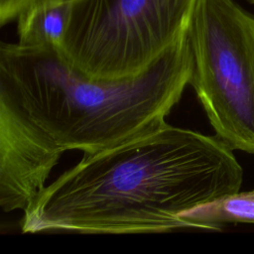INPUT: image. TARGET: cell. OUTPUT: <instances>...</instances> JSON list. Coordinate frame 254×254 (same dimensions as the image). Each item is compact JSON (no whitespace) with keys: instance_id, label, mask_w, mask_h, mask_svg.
Segmentation results:
<instances>
[{"instance_id":"cell-6","label":"cell","mask_w":254,"mask_h":254,"mask_svg":"<svg viewBox=\"0 0 254 254\" xmlns=\"http://www.w3.org/2000/svg\"><path fill=\"white\" fill-rule=\"evenodd\" d=\"M197 230H220L229 222L254 223V190L237 191L197 206L183 215Z\"/></svg>"},{"instance_id":"cell-5","label":"cell","mask_w":254,"mask_h":254,"mask_svg":"<svg viewBox=\"0 0 254 254\" xmlns=\"http://www.w3.org/2000/svg\"><path fill=\"white\" fill-rule=\"evenodd\" d=\"M71 10V0H40L17 18L18 44L60 49Z\"/></svg>"},{"instance_id":"cell-1","label":"cell","mask_w":254,"mask_h":254,"mask_svg":"<svg viewBox=\"0 0 254 254\" xmlns=\"http://www.w3.org/2000/svg\"><path fill=\"white\" fill-rule=\"evenodd\" d=\"M192 69L187 31L144 72L86 78L52 47L0 45V206L25 210L62 155L95 153L167 124Z\"/></svg>"},{"instance_id":"cell-7","label":"cell","mask_w":254,"mask_h":254,"mask_svg":"<svg viewBox=\"0 0 254 254\" xmlns=\"http://www.w3.org/2000/svg\"><path fill=\"white\" fill-rule=\"evenodd\" d=\"M40 0H0V25L4 26L17 18Z\"/></svg>"},{"instance_id":"cell-8","label":"cell","mask_w":254,"mask_h":254,"mask_svg":"<svg viewBox=\"0 0 254 254\" xmlns=\"http://www.w3.org/2000/svg\"><path fill=\"white\" fill-rule=\"evenodd\" d=\"M249 1H251V2H254V0H249Z\"/></svg>"},{"instance_id":"cell-2","label":"cell","mask_w":254,"mask_h":254,"mask_svg":"<svg viewBox=\"0 0 254 254\" xmlns=\"http://www.w3.org/2000/svg\"><path fill=\"white\" fill-rule=\"evenodd\" d=\"M243 170L216 135L165 124L95 153L46 186L23 233L140 234L194 229L188 211L240 190Z\"/></svg>"},{"instance_id":"cell-3","label":"cell","mask_w":254,"mask_h":254,"mask_svg":"<svg viewBox=\"0 0 254 254\" xmlns=\"http://www.w3.org/2000/svg\"><path fill=\"white\" fill-rule=\"evenodd\" d=\"M195 0H71L59 53L91 80L146 71L187 30Z\"/></svg>"},{"instance_id":"cell-4","label":"cell","mask_w":254,"mask_h":254,"mask_svg":"<svg viewBox=\"0 0 254 254\" xmlns=\"http://www.w3.org/2000/svg\"><path fill=\"white\" fill-rule=\"evenodd\" d=\"M190 84L220 138L254 154V16L233 0H195Z\"/></svg>"}]
</instances>
